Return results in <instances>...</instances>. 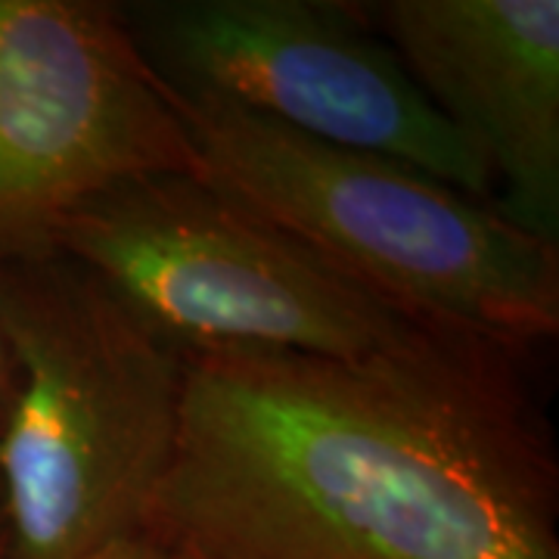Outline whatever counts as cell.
<instances>
[{
    "label": "cell",
    "instance_id": "1",
    "mask_svg": "<svg viewBox=\"0 0 559 559\" xmlns=\"http://www.w3.org/2000/svg\"><path fill=\"white\" fill-rule=\"evenodd\" d=\"M143 532L178 559H559V466L516 355L183 348Z\"/></svg>",
    "mask_w": 559,
    "mask_h": 559
},
{
    "label": "cell",
    "instance_id": "2",
    "mask_svg": "<svg viewBox=\"0 0 559 559\" xmlns=\"http://www.w3.org/2000/svg\"><path fill=\"white\" fill-rule=\"evenodd\" d=\"M10 559H84L140 535L180 436L187 352L60 249L0 261Z\"/></svg>",
    "mask_w": 559,
    "mask_h": 559
},
{
    "label": "cell",
    "instance_id": "3",
    "mask_svg": "<svg viewBox=\"0 0 559 559\" xmlns=\"http://www.w3.org/2000/svg\"><path fill=\"white\" fill-rule=\"evenodd\" d=\"M202 178L407 318L520 358L559 333V242L404 162L165 87Z\"/></svg>",
    "mask_w": 559,
    "mask_h": 559
},
{
    "label": "cell",
    "instance_id": "4",
    "mask_svg": "<svg viewBox=\"0 0 559 559\" xmlns=\"http://www.w3.org/2000/svg\"><path fill=\"white\" fill-rule=\"evenodd\" d=\"M50 246L94 271L183 348L370 364L460 342L377 299L314 249L193 175L124 180L72 212Z\"/></svg>",
    "mask_w": 559,
    "mask_h": 559
},
{
    "label": "cell",
    "instance_id": "5",
    "mask_svg": "<svg viewBox=\"0 0 559 559\" xmlns=\"http://www.w3.org/2000/svg\"><path fill=\"white\" fill-rule=\"evenodd\" d=\"M119 16L153 75L345 150L404 162L495 205V183L360 3L140 0Z\"/></svg>",
    "mask_w": 559,
    "mask_h": 559
},
{
    "label": "cell",
    "instance_id": "6",
    "mask_svg": "<svg viewBox=\"0 0 559 559\" xmlns=\"http://www.w3.org/2000/svg\"><path fill=\"white\" fill-rule=\"evenodd\" d=\"M153 175L202 162L119 3L0 0V261L53 249L84 202Z\"/></svg>",
    "mask_w": 559,
    "mask_h": 559
},
{
    "label": "cell",
    "instance_id": "7",
    "mask_svg": "<svg viewBox=\"0 0 559 559\" xmlns=\"http://www.w3.org/2000/svg\"><path fill=\"white\" fill-rule=\"evenodd\" d=\"M360 7L488 171L500 215L559 242V0Z\"/></svg>",
    "mask_w": 559,
    "mask_h": 559
},
{
    "label": "cell",
    "instance_id": "8",
    "mask_svg": "<svg viewBox=\"0 0 559 559\" xmlns=\"http://www.w3.org/2000/svg\"><path fill=\"white\" fill-rule=\"evenodd\" d=\"M84 559H178L165 544H159L156 538H150L146 532H140V535H128V538L112 540V544H106L100 547L97 554H91V557Z\"/></svg>",
    "mask_w": 559,
    "mask_h": 559
},
{
    "label": "cell",
    "instance_id": "9",
    "mask_svg": "<svg viewBox=\"0 0 559 559\" xmlns=\"http://www.w3.org/2000/svg\"><path fill=\"white\" fill-rule=\"evenodd\" d=\"M7 392H10V352H7V342H3V326H0V411H3Z\"/></svg>",
    "mask_w": 559,
    "mask_h": 559
},
{
    "label": "cell",
    "instance_id": "10",
    "mask_svg": "<svg viewBox=\"0 0 559 559\" xmlns=\"http://www.w3.org/2000/svg\"><path fill=\"white\" fill-rule=\"evenodd\" d=\"M0 559H10V544H7V525H3V513H0Z\"/></svg>",
    "mask_w": 559,
    "mask_h": 559
}]
</instances>
